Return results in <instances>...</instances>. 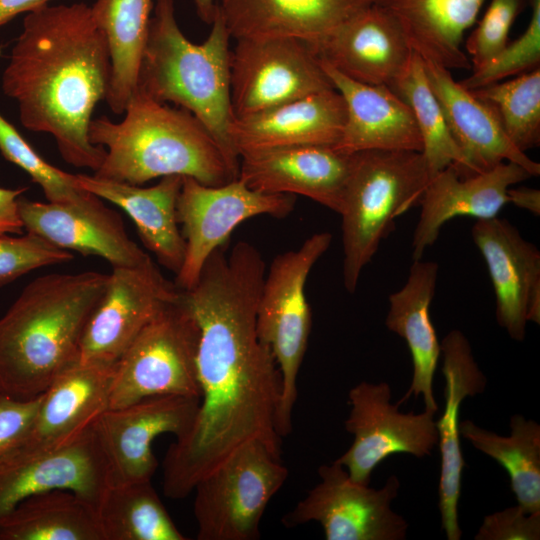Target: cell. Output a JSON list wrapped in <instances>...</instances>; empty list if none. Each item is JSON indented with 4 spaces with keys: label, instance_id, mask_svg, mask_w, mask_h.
I'll return each mask as SVG.
<instances>
[{
    "label": "cell",
    "instance_id": "1",
    "mask_svg": "<svg viewBox=\"0 0 540 540\" xmlns=\"http://www.w3.org/2000/svg\"><path fill=\"white\" fill-rule=\"evenodd\" d=\"M265 273L259 250L240 241L228 254L225 247L216 249L196 284L181 290L199 326L201 397L192 426L164 457L163 492L168 498L188 496L201 479L252 441L281 455L276 425L280 374L256 329Z\"/></svg>",
    "mask_w": 540,
    "mask_h": 540
},
{
    "label": "cell",
    "instance_id": "2",
    "mask_svg": "<svg viewBox=\"0 0 540 540\" xmlns=\"http://www.w3.org/2000/svg\"><path fill=\"white\" fill-rule=\"evenodd\" d=\"M110 77L108 44L91 7L48 3L26 14L2 90L17 102L23 127L52 135L67 163L95 172L106 152L88 130Z\"/></svg>",
    "mask_w": 540,
    "mask_h": 540
},
{
    "label": "cell",
    "instance_id": "3",
    "mask_svg": "<svg viewBox=\"0 0 540 540\" xmlns=\"http://www.w3.org/2000/svg\"><path fill=\"white\" fill-rule=\"evenodd\" d=\"M108 274L53 273L31 281L0 317V390L18 400L40 396L79 361L89 316Z\"/></svg>",
    "mask_w": 540,
    "mask_h": 540
},
{
    "label": "cell",
    "instance_id": "4",
    "mask_svg": "<svg viewBox=\"0 0 540 540\" xmlns=\"http://www.w3.org/2000/svg\"><path fill=\"white\" fill-rule=\"evenodd\" d=\"M124 114L120 122L105 116L90 122V142L106 152L95 177L142 185L180 175L208 186L238 178L213 136L189 111L136 89Z\"/></svg>",
    "mask_w": 540,
    "mask_h": 540
},
{
    "label": "cell",
    "instance_id": "5",
    "mask_svg": "<svg viewBox=\"0 0 540 540\" xmlns=\"http://www.w3.org/2000/svg\"><path fill=\"white\" fill-rule=\"evenodd\" d=\"M206 40L193 43L181 31L174 0H153L137 89L193 114L239 173L240 158L230 139V33L216 8Z\"/></svg>",
    "mask_w": 540,
    "mask_h": 540
},
{
    "label": "cell",
    "instance_id": "6",
    "mask_svg": "<svg viewBox=\"0 0 540 540\" xmlns=\"http://www.w3.org/2000/svg\"><path fill=\"white\" fill-rule=\"evenodd\" d=\"M421 152L366 150L353 154L339 215L343 284L353 294L363 268L393 229L394 220L420 203L430 182Z\"/></svg>",
    "mask_w": 540,
    "mask_h": 540
},
{
    "label": "cell",
    "instance_id": "7",
    "mask_svg": "<svg viewBox=\"0 0 540 540\" xmlns=\"http://www.w3.org/2000/svg\"><path fill=\"white\" fill-rule=\"evenodd\" d=\"M332 235L318 232L298 249L277 255L265 273L256 316L259 339L267 345L280 374V399L276 425L281 437L292 431V412L297 400V377L312 327L305 285L308 275L329 249Z\"/></svg>",
    "mask_w": 540,
    "mask_h": 540
},
{
    "label": "cell",
    "instance_id": "8",
    "mask_svg": "<svg viewBox=\"0 0 540 540\" xmlns=\"http://www.w3.org/2000/svg\"><path fill=\"white\" fill-rule=\"evenodd\" d=\"M199 326L182 297L166 304L115 364L109 408L145 398L180 395L200 399Z\"/></svg>",
    "mask_w": 540,
    "mask_h": 540
},
{
    "label": "cell",
    "instance_id": "9",
    "mask_svg": "<svg viewBox=\"0 0 540 540\" xmlns=\"http://www.w3.org/2000/svg\"><path fill=\"white\" fill-rule=\"evenodd\" d=\"M288 477L280 456L252 441L194 487L198 540H256L272 497Z\"/></svg>",
    "mask_w": 540,
    "mask_h": 540
},
{
    "label": "cell",
    "instance_id": "10",
    "mask_svg": "<svg viewBox=\"0 0 540 540\" xmlns=\"http://www.w3.org/2000/svg\"><path fill=\"white\" fill-rule=\"evenodd\" d=\"M295 201L291 194L251 189L239 178L208 186L183 176L177 220L182 225L185 256L176 274V286L180 290L192 288L208 257L225 246L239 224L259 215L286 217L293 211Z\"/></svg>",
    "mask_w": 540,
    "mask_h": 540
},
{
    "label": "cell",
    "instance_id": "11",
    "mask_svg": "<svg viewBox=\"0 0 540 540\" xmlns=\"http://www.w3.org/2000/svg\"><path fill=\"white\" fill-rule=\"evenodd\" d=\"M321 481L286 514L287 527L317 522L327 540H404L409 524L391 504L400 480L391 475L375 489L353 481L337 460L318 468Z\"/></svg>",
    "mask_w": 540,
    "mask_h": 540
},
{
    "label": "cell",
    "instance_id": "12",
    "mask_svg": "<svg viewBox=\"0 0 540 540\" xmlns=\"http://www.w3.org/2000/svg\"><path fill=\"white\" fill-rule=\"evenodd\" d=\"M335 89L320 57L294 38L236 40L230 56L234 118Z\"/></svg>",
    "mask_w": 540,
    "mask_h": 540
},
{
    "label": "cell",
    "instance_id": "13",
    "mask_svg": "<svg viewBox=\"0 0 540 540\" xmlns=\"http://www.w3.org/2000/svg\"><path fill=\"white\" fill-rule=\"evenodd\" d=\"M391 397L387 382L363 381L348 393L350 412L344 425L354 439L336 460L355 482L369 485L373 470L392 454L423 458L438 445L436 412L402 413Z\"/></svg>",
    "mask_w": 540,
    "mask_h": 540
},
{
    "label": "cell",
    "instance_id": "14",
    "mask_svg": "<svg viewBox=\"0 0 540 540\" xmlns=\"http://www.w3.org/2000/svg\"><path fill=\"white\" fill-rule=\"evenodd\" d=\"M180 294L151 258L135 266H113L84 327L78 362L114 366L147 323Z\"/></svg>",
    "mask_w": 540,
    "mask_h": 540
},
{
    "label": "cell",
    "instance_id": "15",
    "mask_svg": "<svg viewBox=\"0 0 540 540\" xmlns=\"http://www.w3.org/2000/svg\"><path fill=\"white\" fill-rule=\"evenodd\" d=\"M200 399L162 395L108 408L92 424L108 462L111 485L151 481L158 461L153 441L161 434L182 437L192 426Z\"/></svg>",
    "mask_w": 540,
    "mask_h": 540
},
{
    "label": "cell",
    "instance_id": "16",
    "mask_svg": "<svg viewBox=\"0 0 540 540\" xmlns=\"http://www.w3.org/2000/svg\"><path fill=\"white\" fill-rule=\"evenodd\" d=\"M110 485L108 462L92 426L55 450L14 448L0 459V521L24 499L52 490L72 491L98 508Z\"/></svg>",
    "mask_w": 540,
    "mask_h": 540
},
{
    "label": "cell",
    "instance_id": "17",
    "mask_svg": "<svg viewBox=\"0 0 540 540\" xmlns=\"http://www.w3.org/2000/svg\"><path fill=\"white\" fill-rule=\"evenodd\" d=\"M471 235L492 281L496 320L510 338L522 341L528 322L540 324V251L498 217L476 220Z\"/></svg>",
    "mask_w": 540,
    "mask_h": 540
},
{
    "label": "cell",
    "instance_id": "18",
    "mask_svg": "<svg viewBox=\"0 0 540 540\" xmlns=\"http://www.w3.org/2000/svg\"><path fill=\"white\" fill-rule=\"evenodd\" d=\"M238 178L251 189L302 195L339 214L353 154L328 145L258 149L240 155Z\"/></svg>",
    "mask_w": 540,
    "mask_h": 540
},
{
    "label": "cell",
    "instance_id": "19",
    "mask_svg": "<svg viewBox=\"0 0 540 540\" xmlns=\"http://www.w3.org/2000/svg\"><path fill=\"white\" fill-rule=\"evenodd\" d=\"M24 229L51 244L82 255H95L113 266H135L150 259L128 236L114 210L94 196L81 204L18 200Z\"/></svg>",
    "mask_w": 540,
    "mask_h": 540
},
{
    "label": "cell",
    "instance_id": "20",
    "mask_svg": "<svg viewBox=\"0 0 540 540\" xmlns=\"http://www.w3.org/2000/svg\"><path fill=\"white\" fill-rule=\"evenodd\" d=\"M423 63L430 87L463 157V166L457 172L459 177L483 173L503 162L520 165L532 177L540 174V164L513 145L489 104L456 82L450 70L429 61Z\"/></svg>",
    "mask_w": 540,
    "mask_h": 540
},
{
    "label": "cell",
    "instance_id": "21",
    "mask_svg": "<svg viewBox=\"0 0 540 540\" xmlns=\"http://www.w3.org/2000/svg\"><path fill=\"white\" fill-rule=\"evenodd\" d=\"M441 354L445 406L441 418L436 421L441 456L438 507L447 539L459 540L462 530L458 503L465 467L460 445L459 411L466 397L485 390L487 378L475 360L469 340L460 330H451L442 339Z\"/></svg>",
    "mask_w": 540,
    "mask_h": 540
},
{
    "label": "cell",
    "instance_id": "22",
    "mask_svg": "<svg viewBox=\"0 0 540 540\" xmlns=\"http://www.w3.org/2000/svg\"><path fill=\"white\" fill-rule=\"evenodd\" d=\"M373 0H217L231 38H294L315 51ZM317 53V52H316Z\"/></svg>",
    "mask_w": 540,
    "mask_h": 540
},
{
    "label": "cell",
    "instance_id": "23",
    "mask_svg": "<svg viewBox=\"0 0 540 540\" xmlns=\"http://www.w3.org/2000/svg\"><path fill=\"white\" fill-rule=\"evenodd\" d=\"M518 164L503 162L483 173L461 178L448 166L433 176L420 200V217L412 239V258L419 260L438 239L443 225L459 216L476 220L497 217L508 203L507 191L529 179Z\"/></svg>",
    "mask_w": 540,
    "mask_h": 540
},
{
    "label": "cell",
    "instance_id": "24",
    "mask_svg": "<svg viewBox=\"0 0 540 540\" xmlns=\"http://www.w3.org/2000/svg\"><path fill=\"white\" fill-rule=\"evenodd\" d=\"M114 366L77 362L42 393L32 427L15 449L40 453L66 446L109 408Z\"/></svg>",
    "mask_w": 540,
    "mask_h": 540
},
{
    "label": "cell",
    "instance_id": "25",
    "mask_svg": "<svg viewBox=\"0 0 540 540\" xmlns=\"http://www.w3.org/2000/svg\"><path fill=\"white\" fill-rule=\"evenodd\" d=\"M316 52L352 80L387 86L404 72L413 54L395 18L374 2L337 29Z\"/></svg>",
    "mask_w": 540,
    "mask_h": 540
},
{
    "label": "cell",
    "instance_id": "26",
    "mask_svg": "<svg viewBox=\"0 0 540 540\" xmlns=\"http://www.w3.org/2000/svg\"><path fill=\"white\" fill-rule=\"evenodd\" d=\"M320 60L346 106L342 135L333 146L336 150L348 155L366 150L422 151L410 107L389 86L357 82Z\"/></svg>",
    "mask_w": 540,
    "mask_h": 540
},
{
    "label": "cell",
    "instance_id": "27",
    "mask_svg": "<svg viewBox=\"0 0 540 540\" xmlns=\"http://www.w3.org/2000/svg\"><path fill=\"white\" fill-rule=\"evenodd\" d=\"M346 120V106L336 89L313 93L269 109L237 117L230 128L236 154L295 145L334 146Z\"/></svg>",
    "mask_w": 540,
    "mask_h": 540
},
{
    "label": "cell",
    "instance_id": "28",
    "mask_svg": "<svg viewBox=\"0 0 540 540\" xmlns=\"http://www.w3.org/2000/svg\"><path fill=\"white\" fill-rule=\"evenodd\" d=\"M76 184L121 208L134 222L141 241L170 271L177 274L185 256V240L178 227L177 201L183 176L160 178L151 187L75 174Z\"/></svg>",
    "mask_w": 540,
    "mask_h": 540
},
{
    "label": "cell",
    "instance_id": "29",
    "mask_svg": "<svg viewBox=\"0 0 540 540\" xmlns=\"http://www.w3.org/2000/svg\"><path fill=\"white\" fill-rule=\"evenodd\" d=\"M439 266L433 261L414 260L407 281L401 289L390 294L385 319L388 330L402 337L410 350L413 375L410 387L397 405L412 395H422L425 409L438 411L433 391L435 371L441 355V343L430 318Z\"/></svg>",
    "mask_w": 540,
    "mask_h": 540
},
{
    "label": "cell",
    "instance_id": "30",
    "mask_svg": "<svg viewBox=\"0 0 540 540\" xmlns=\"http://www.w3.org/2000/svg\"><path fill=\"white\" fill-rule=\"evenodd\" d=\"M485 1L373 0L395 18L413 52L448 70H471L462 43Z\"/></svg>",
    "mask_w": 540,
    "mask_h": 540
},
{
    "label": "cell",
    "instance_id": "31",
    "mask_svg": "<svg viewBox=\"0 0 540 540\" xmlns=\"http://www.w3.org/2000/svg\"><path fill=\"white\" fill-rule=\"evenodd\" d=\"M153 0H96L92 15L105 35L111 60L106 103L122 114L137 89Z\"/></svg>",
    "mask_w": 540,
    "mask_h": 540
},
{
    "label": "cell",
    "instance_id": "32",
    "mask_svg": "<svg viewBox=\"0 0 540 540\" xmlns=\"http://www.w3.org/2000/svg\"><path fill=\"white\" fill-rule=\"evenodd\" d=\"M0 540H104L97 508L69 490L21 501L0 521Z\"/></svg>",
    "mask_w": 540,
    "mask_h": 540
},
{
    "label": "cell",
    "instance_id": "33",
    "mask_svg": "<svg viewBox=\"0 0 540 540\" xmlns=\"http://www.w3.org/2000/svg\"><path fill=\"white\" fill-rule=\"evenodd\" d=\"M510 435L501 436L471 420L459 422L460 436L507 471L518 505L540 512V425L523 415L510 417Z\"/></svg>",
    "mask_w": 540,
    "mask_h": 540
},
{
    "label": "cell",
    "instance_id": "34",
    "mask_svg": "<svg viewBox=\"0 0 540 540\" xmlns=\"http://www.w3.org/2000/svg\"><path fill=\"white\" fill-rule=\"evenodd\" d=\"M104 540H186L151 481L110 485L98 508Z\"/></svg>",
    "mask_w": 540,
    "mask_h": 540
},
{
    "label": "cell",
    "instance_id": "35",
    "mask_svg": "<svg viewBox=\"0 0 540 540\" xmlns=\"http://www.w3.org/2000/svg\"><path fill=\"white\" fill-rule=\"evenodd\" d=\"M410 107L415 118L430 177L448 166L459 172L463 157L456 145L441 106L430 87L423 59L413 52L404 72L389 86Z\"/></svg>",
    "mask_w": 540,
    "mask_h": 540
},
{
    "label": "cell",
    "instance_id": "36",
    "mask_svg": "<svg viewBox=\"0 0 540 540\" xmlns=\"http://www.w3.org/2000/svg\"><path fill=\"white\" fill-rule=\"evenodd\" d=\"M470 91L490 105L516 148L526 153L539 146L540 67Z\"/></svg>",
    "mask_w": 540,
    "mask_h": 540
},
{
    "label": "cell",
    "instance_id": "37",
    "mask_svg": "<svg viewBox=\"0 0 540 540\" xmlns=\"http://www.w3.org/2000/svg\"><path fill=\"white\" fill-rule=\"evenodd\" d=\"M0 152L41 187L48 202L81 204L95 196L76 184L75 174L67 173L45 161L1 114Z\"/></svg>",
    "mask_w": 540,
    "mask_h": 540
},
{
    "label": "cell",
    "instance_id": "38",
    "mask_svg": "<svg viewBox=\"0 0 540 540\" xmlns=\"http://www.w3.org/2000/svg\"><path fill=\"white\" fill-rule=\"evenodd\" d=\"M527 1L531 16L524 32L493 59L473 69L471 75L460 82L464 88L475 90L539 67L540 0Z\"/></svg>",
    "mask_w": 540,
    "mask_h": 540
},
{
    "label": "cell",
    "instance_id": "39",
    "mask_svg": "<svg viewBox=\"0 0 540 540\" xmlns=\"http://www.w3.org/2000/svg\"><path fill=\"white\" fill-rule=\"evenodd\" d=\"M70 251L27 232L18 237L0 235V287L37 268L71 261Z\"/></svg>",
    "mask_w": 540,
    "mask_h": 540
},
{
    "label": "cell",
    "instance_id": "40",
    "mask_svg": "<svg viewBox=\"0 0 540 540\" xmlns=\"http://www.w3.org/2000/svg\"><path fill=\"white\" fill-rule=\"evenodd\" d=\"M527 6V0H490L477 27L465 41L471 70L484 65L506 47L514 21Z\"/></svg>",
    "mask_w": 540,
    "mask_h": 540
},
{
    "label": "cell",
    "instance_id": "41",
    "mask_svg": "<svg viewBox=\"0 0 540 540\" xmlns=\"http://www.w3.org/2000/svg\"><path fill=\"white\" fill-rule=\"evenodd\" d=\"M475 540H539L540 512L527 513L518 504L485 516Z\"/></svg>",
    "mask_w": 540,
    "mask_h": 540
},
{
    "label": "cell",
    "instance_id": "42",
    "mask_svg": "<svg viewBox=\"0 0 540 540\" xmlns=\"http://www.w3.org/2000/svg\"><path fill=\"white\" fill-rule=\"evenodd\" d=\"M41 395L30 400H18L3 394L0 396V459L26 438L39 408Z\"/></svg>",
    "mask_w": 540,
    "mask_h": 540
},
{
    "label": "cell",
    "instance_id": "43",
    "mask_svg": "<svg viewBox=\"0 0 540 540\" xmlns=\"http://www.w3.org/2000/svg\"><path fill=\"white\" fill-rule=\"evenodd\" d=\"M26 187L9 189L0 187V235L21 234L23 223L19 214L18 200Z\"/></svg>",
    "mask_w": 540,
    "mask_h": 540
},
{
    "label": "cell",
    "instance_id": "44",
    "mask_svg": "<svg viewBox=\"0 0 540 540\" xmlns=\"http://www.w3.org/2000/svg\"><path fill=\"white\" fill-rule=\"evenodd\" d=\"M508 203L525 209L538 216L540 214V191L530 187H510L507 191Z\"/></svg>",
    "mask_w": 540,
    "mask_h": 540
},
{
    "label": "cell",
    "instance_id": "45",
    "mask_svg": "<svg viewBox=\"0 0 540 540\" xmlns=\"http://www.w3.org/2000/svg\"><path fill=\"white\" fill-rule=\"evenodd\" d=\"M50 0H0V26L8 23L21 13H28Z\"/></svg>",
    "mask_w": 540,
    "mask_h": 540
},
{
    "label": "cell",
    "instance_id": "46",
    "mask_svg": "<svg viewBox=\"0 0 540 540\" xmlns=\"http://www.w3.org/2000/svg\"><path fill=\"white\" fill-rule=\"evenodd\" d=\"M193 2L199 18L211 24L216 13L217 0H193Z\"/></svg>",
    "mask_w": 540,
    "mask_h": 540
},
{
    "label": "cell",
    "instance_id": "47",
    "mask_svg": "<svg viewBox=\"0 0 540 540\" xmlns=\"http://www.w3.org/2000/svg\"><path fill=\"white\" fill-rule=\"evenodd\" d=\"M1 395H2V392H1V390H0V396H1Z\"/></svg>",
    "mask_w": 540,
    "mask_h": 540
},
{
    "label": "cell",
    "instance_id": "48",
    "mask_svg": "<svg viewBox=\"0 0 540 540\" xmlns=\"http://www.w3.org/2000/svg\"><path fill=\"white\" fill-rule=\"evenodd\" d=\"M0 54H1V47H0Z\"/></svg>",
    "mask_w": 540,
    "mask_h": 540
}]
</instances>
